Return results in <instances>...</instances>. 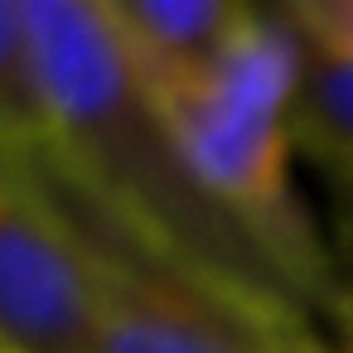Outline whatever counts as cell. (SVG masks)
<instances>
[{"label": "cell", "mask_w": 353, "mask_h": 353, "mask_svg": "<svg viewBox=\"0 0 353 353\" xmlns=\"http://www.w3.org/2000/svg\"><path fill=\"white\" fill-rule=\"evenodd\" d=\"M276 15L295 30L300 44L353 63V0H285Z\"/></svg>", "instance_id": "obj_8"}, {"label": "cell", "mask_w": 353, "mask_h": 353, "mask_svg": "<svg viewBox=\"0 0 353 353\" xmlns=\"http://www.w3.org/2000/svg\"><path fill=\"white\" fill-rule=\"evenodd\" d=\"M59 150V117L30 0H0V160H44Z\"/></svg>", "instance_id": "obj_6"}, {"label": "cell", "mask_w": 353, "mask_h": 353, "mask_svg": "<svg viewBox=\"0 0 353 353\" xmlns=\"http://www.w3.org/2000/svg\"><path fill=\"white\" fill-rule=\"evenodd\" d=\"M102 10L160 102L199 88L261 15L242 0H102Z\"/></svg>", "instance_id": "obj_5"}, {"label": "cell", "mask_w": 353, "mask_h": 353, "mask_svg": "<svg viewBox=\"0 0 353 353\" xmlns=\"http://www.w3.org/2000/svg\"><path fill=\"white\" fill-rule=\"evenodd\" d=\"M300 73V39L276 10H261L242 44L184 97L160 102L179 126L203 179L252 228L310 314L339 290V271L295 194L290 97Z\"/></svg>", "instance_id": "obj_2"}, {"label": "cell", "mask_w": 353, "mask_h": 353, "mask_svg": "<svg viewBox=\"0 0 353 353\" xmlns=\"http://www.w3.org/2000/svg\"><path fill=\"white\" fill-rule=\"evenodd\" d=\"M281 353H339V348L314 329V319H295L281 334Z\"/></svg>", "instance_id": "obj_10"}, {"label": "cell", "mask_w": 353, "mask_h": 353, "mask_svg": "<svg viewBox=\"0 0 353 353\" xmlns=\"http://www.w3.org/2000/svg\"><path fill=\"white\" fill-rule=\"evenodd\" d=\"M324 319H329V343L339 348V353H353V281H339V290L329 295V305L319 310Z\"/></svg>", "instance_id": "obj_9"}, {"label": "cell", "mask_w": 353, "mask_h": 353, "mask_svg": "<svg viewBox=\"0 0 353 353\" xmlns=\"http://www.w3.org/2000/svg\"><path fill=\"white\" fill-rule=\"evenodd\" d=\"M290 136H295V150H305L329 179L353 174V63L300 44Z\"/></svg>", "instance_id": "obj_7"}, {"label": "cell", "mask_w": 353, "mask_h": 353, "mask_svg": "<svg viewBox=\"0 0 353 353\" xmlns=\"http://www.w3.org/2000/svg\"><path fill=\"white\" fill-rule=\"evenodd\" d=\"M0 353H102L92 256L15 160H0Z\"/></svg>", "instance_id": "obj_4"}, {"label": "cell", "mask_w": 353, "mask_h": 353, "mask_svg": "<svg viewBox=\"0 0 353 353\" xmlns=\"http://www.w3.org/2000/svg\"><path fill=\"white\" fill-rule=\"evenodd\" d=\"M339 194H343V203H348V228H353V174H339V179H329Z\"/></svg>", "instance_id": "obj_11"}, {"label": "cell", "mask_w": 353, "mask_h": 353, "mask_svg": "<svg viewBox=\"0 0 353 353\" xmlns=\"http://www.w3.org/2000/svg\"><path fill=\"white\" fill-rule=\"evenodd\" d=\"M92 256L102 300V353H281V334L305 310L247 305L160 256L117 223L54 155L25 165Z\"/></svg>", "instance_id": "obj_3"}, {"label": "cell", "mask_w": 353, "mask_h": 353, "mask_svg": "<svg viewBox=\"0 0 353 353\" xmlns=\"http://www.w3.org/2000/svg\"><path fill=\"white\" fill-rule=\"evenodd\" d=\"M30 25L59 117L54 160L117 223L199 281L247 305L305 310L252 228L203 179L102 0H30Z\"/></svg>", "instance_id": "obj_1"}]
</instances>
